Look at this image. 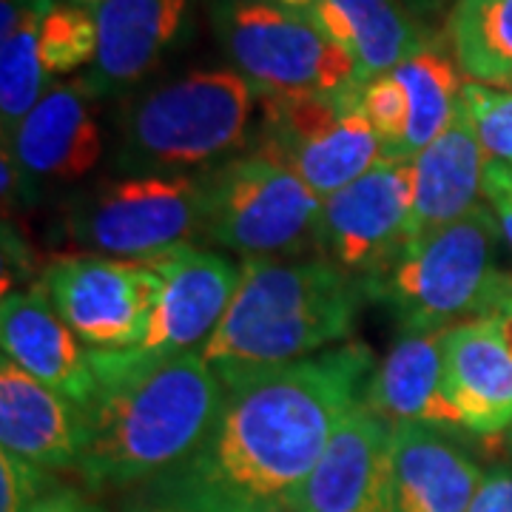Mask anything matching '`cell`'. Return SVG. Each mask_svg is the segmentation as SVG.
I'll use <instances>...</instances> for the list:
<instances>
[{"mask_svg":"<svg viewBox=\"0 0 512 512\" xmlns=\"http://www.w3.org/2000/svg\"><path fill=\"white\" fill-rule=\"evenodd\" d=\"M362 404L390 424L461 430L444 387V330L404 333L367 376Z\"/></svg>","mask_w":512,"mask_h":512,"instance_id":"obj_19","label":"cell"},{"mask_svg":"<svg viewBox=\"0 0 512 512\" xmlns=\"http://www.w3.org/2000/svg\"><path fill=\"white\" fill-rule=\"evenodd\" d=\"M26 512H103L97 504L86 501L80 493H74L69 487H57L49 490L37 501L35 507H29Z\"/></svg>","mask_w":512,"mask_h":512,"instance_id":"obj_30","label":"cell"},{"mask_svg":"<svg viewBox=\"0 0 512 512\" xmlns=\"http://www.w3.org/2000/svg\"><path fill=\"white\" fill-rule=\"evenodd\" d=\"M484 200L490 202V208L498 217L501 234L512 248V168L510 165L498 163V160H487L484 168Z\"/></svg>","mask_w":512,"mask_h":512,"instance_id":"obj_28","label":"cell"},{"mask_svg":"<svg viewBox=\"0 0 512 512\" xmlns=\"http://www.w3.org/2000/svg\"><path fill=\"white\" fill-rule=\"evenodd\" d=\"M256 3H271V6H279V9H291V12H311L316 0H256Z\"/></svg>","mask_w":512,"mask_h":512,"instance_id":"obj_32","label":"cell"},{"mask_svg":"<svg viewBox=\"0 0 512 512\" xmlns=\"http://www.w3.org/2000/svg\"><path fill=\"white\" fill-rule=\"evenodd\" d=\"M69 3H77V6H89V9H97L103 0H69Z\"/></svg>","mask_w":512,"mask_h":512,"instance_id":"obj_34","label":"cell"},{"mask_svg":"<svg viewBox=\"0 0 512 512\" xmlns=\"http://www.w3.org/2000/svg\"><path fill=\"white\" fill-rule=\"evenodd\" d=\"M365 299V285L325 256L245 259L237 293L202 356L220 379L288 365L348 339Z\"/></svg>","mask_w":512,"mask_h":512,"instance_id":"obj_3","label":"cell"},{"mask_svg":"<svg viewBox=\"0 0 512 512\" xmlns=\"http://www.w3.org/2000/svg\"><path fill=\"white\" fill-rule=\"evenodd\" d=\"M461 106L467 109L487 160L512 168V89L464 83Z\"/></svg>","mask_w":512,"mask_h":512,"instance_id":"obj_26","label":"cell"},{"mask_svg":"<svg viewBox=\"0 0 512 512\" xmlns=\"http://www.w3.org/2000/svg\"><path fill=\"white\" fill-rule=\"evenodd\" d=\"M376 359L353 342L288 365L222 379L214 427L151 501L180 512H299L305 481L333 430L362 402Z\"/></svg>","mask_w":512,"mask_h":512,"instance_id":"obj_1","label":"cell"},{"mask_svg":"<svg viewBox=\"0 0 512 512\" xmlns=\"http://www.w3.org/2000/svg\"><path fill=\"white\" fill-rule=\"evenodd\" d=\"M453 60L424 46L390 72L362 83V109L382 143L384 157L413 160L453 123L461 103Z\"/></svg>","mask_w":512,"mask_h":512,"instance_id":"obj_13","label":"cell"},{"mask_svg":"<svg viewBox=\"0 0 512 512\" xmlns=\"http://www.w3.org/2000/svg\"><path fill=\"white\" fill-rule=\"evenodd\" d=\"M444 387L461 430L478 436L512 427V356L493 319H470L444 330Z\"/></svg>","mask_w":512,"mask_h":512,"instance_id":"obj_20","label":"cell"},{"mask_svg":"<svg viewBox=\"0 0 512 512\" xmlns=\"http://www.w3.org/2000/svg\"><path fill=\"white\" fill-rule=\"evenodd\" d=\"M205 239L245 259L319 251L325 200L268 151L254 148L202 174Z\"/></svg>","mask_w":512,"mask_h":512,"instance_id":"obj_6","label":"cell"},{"mask_svg":"<svg viewBox=\"0 0 512 512\" xmlns=\"http://www.w3.org/2000/svg\"><path fill=\"white\" fill-rule=\"evenodd\" d=\"M484 168L487 154L470 114L458 103L453 123L413 157L410 245L476 211L484 197Z\"/></svg>","mask_w":512,"mask_h":512,"instance_id":"obj_18","label":"cell"},{"mask_svg":"<svg viewBox=\"0 0 512 512\" xmlns=\"http://www.w3.org/2000/svg\"><path fill=\"white\" fill-rule=\"evenodd\" d=\"M299 512H396L393 424L356 404L305 481Z\"/></svg>","mask_w":512,"mask_h":512,"instance_id":"obj_14","label":"cell"},{"mask_svg":"<svg viewBox=\"0 0 512 512\" xmlns=\"http://www.w3.org/2000/svg\"><path fill=\"white\" fill-rule=\"evenodd\" d=\"M191 0H103L97 18V57L83 77L92 97L126 92L143 80L180 37Z\"/></svg>","mask_w":512,"mask_h":512,"instance_id":"obj_17","label":"cell"},{"mask_svg":"<svg viewBox=\"0 0 512 512\" xmlns=\"http://www.w3.org/2000/svg\"><path fill=\"white\" fill-rule=\"evenodd\" d=\"M495 322V328H498V336H501V342H504V348L510 350L512 356V299H507L498 311L490 316Z\"/></svg>","mask_w":512,"mask_h":512,"instance_id":"obj_31","label":"cell"},{"mask_svg":"<svg viewBox=\"0 0 512 512\" xmlns=\"http://www.w3.org/2000/svg\"><path fill=\"white\" fill-rule=\"evenodd\" d=\"M447 37L473 83L512 89V0H456Z\"/></svg>","mask_w":512,"mask_h":512,"instance_id":"obj_24","label":"cell"},{"mask_svg":"<svg viewBox=\"0 0 512 512\" xmlns=\"http://www.w3.org/2000/svg\"><path fill=\"white\" fill-rule=\"evenodd\" d=\"M92 94L77 83H55L29 111L3 148L12 154L29 191L35 183H77L103 157V131L92 111Z\"/></svg>","mask_w":512,"mask_h":512,"instance_id":"obj_15","label":"cell"},{"mask_svg":"<svg viewBox=\"0 0 512 512\" xmlns=\"http://www.w3.org/2000/svg\"><path fill=\"white\" fill-rule=\"evenodd\" d=\"M308 18L348 52L362 83L427 46L396 0H316Z\"/></svg>","mask_w":512,"mask_h":512,"instance_id":"obj_23","label":"cell"},{"mask_svg":"<svg viewBox=\"0 0 512 512\" xmlns=\"http://www.w3.org/2000/svg\"><path fill=\"white\" fill-rule=\"evenodd\" d=\"M262 126L256 148L288 165L322 200L384 160L362 109V83L336 94H256Z\"/></svg>","mask_w":512,"mask_h":512,"instance_id":"obj_8","label":"cell"},{"mask_svg":"<svg viewBox=\"0 0 512 512\" xmlns=\"http://www.w3.org/2000/svg\"><path fill=\"white\" fill-rule=\"evenodd\" d=\"M501 225L493 208L478 205L467 217L413 242L379 279L365 285L404 333L447 330L470 319H490L512 299V274L495 265Z\"/></svg>","mask_w":512,"mask_h":512,"instance_id":"obj_5","label":"cell"},{"mask_svg":"<svg viewBox=\"0 0 512 512\" xmlns=\"http://www.w3.org/2000/svg\"><path fill=\"white\" fill-rule=\"evenodd\" d=\"M146 262L163 282L151 328L137 348L109 353L126 362L202 353L237 293L242 265L200 245H183Z\"/></svg>","mask_w":512,"mask_h":512,"instance_id":"obj_12","label":"cell"},{"mask_svg":"<svg viewBox=\"0 0 512 512\" xmlns=\"http://www.w3.org/2000/svg\"><path fill=\"white\" fill-rule=\"evenodd\" d=\"M467 512H512V467H493L484 473Z\"/></svg>","mask_w":512,"mask_h":512,"instance_id":"obj_29","label":"cell"},{"mask_svg":"<svg viewBox=\"0 0 512 512\" xmlns=\"http://www.w3.org/2000/svg\"><path fill=\"white\" fill-rule=\"evenodd\" d=\"M126 512H180L174 510V507H168V504H160V501H137V504H131Z\"/></svg>","mask_w":512,"mask_h":512,"instance_id":"obj_33","label":"cell"},{"mask_svg":"<svg viewBox=\"0 0 512 512\" xmlns=\"http://www.w3.org/2000/svg\"><path fill=\"white\" fill-rule=\"evenodd\" d=\"M97 393L83 404L74 470L94 490L157 481L191 456L222 407L225 384L202 353L126 362L92 350Z\"/></svg>","mask_w":512,"mask_h":512,"instance_id":"obj_2","label":"cell"},{"mask_svg":"<svg viewBox=\"0 0 512 512\" xmlns=\"http://www.w3.org/2000/svg\"><path fill=\"white\" fill-rule=\"evenodd\" d=\"M97 57V18L89 6L57 0L40 20V60L49 77L92 66Z\"/></svg>","mask_w":512,"mask_h":512,"instance_id":"obj_25","label":"cell"},{"mask_svg":"<svg viewBox=\"0 0 512 512\" xmlns=\"http://www.w3.org/2000/svg\"><path fill=\"white\" fill-rule=\"evenodd\" d=\"M0 345L6 359L74 404L92 402L97 393L92 350L63 322L43 285L3 296Z\"/></svg>","mask_w":512,"mask_h":512,"instance_id":"obj_16","label":"cell"},{"mask_svg":"<svg viewBox=\"0 0 512 512\" xmlns=\"http://www.w3.org/2000/svg\"><path fill=\"white\" fill-rule=\"evenodd\" d=\"M43 291L89 350H131L146 339L163 282L146 259L74 254L46 265Z\"/></svg>","mask_w":512,"mask_h":512,"instance_id":"obj_10","label":"cell"},{"mask_svg":"<svg viewBox=\"0 0 512 512\" xmlns=\"http://www.w3.org/2000/svg\"><path fill=\"white\" fill-rule=\"evenodd\" d=\"M256 89L237 69L191 72L128 106L117 165L126 174L217 168L248 140Z\"/></svg>","mask_w":512,"mask_h":512,"instance_id":"obj_4","label":"cell"},{"mask_svg":"<svg viewBox=\"0 0 512 512\" xmlns=\"http://www.w3.org/2000/svg\"><path fill=\"white\" fill-rule=\"evenodd\" d=\"M396 512H467L481 467L450 433L424 424H393Z\"/></svg>","mask_w":512,"mask_h":512,"instance_id":"obj_22","label":"cell"},{"mask_svg":"<svg viewBox=\"0 0 512 512\" xmlns=\"http://www.w3.org/2000/svg\"><path fill=\"white\" fill-rule=\"evenodd\" d=\"M410 211L413 160L384 157L325 200L319 254L370 285L410 248Z\"/></svg>","mask_w":512,"mask_h":512,"instance_id":"obj_11","label":"cell"},{"mask_svg":"<svg viewBox=\"0 0 512 512\" xmlns=\"http://www.w3.org/2000/svg\"><path fill=\"white\" fill-rule=\"evenodd\" d=\"M0 444L6 453L35 461L46 470L77 467L83 453V410L3 356Z\"/></svg>","mask_w":512,"mask_h":512,"instance_id":"obj_21","label":"cell"},{"mask_svg":"<svg viewBox=\"0 0 512 512\" xmlns=\"http://www.w3.org/2000/svg\"><path fill=\"white\" fill-rule=\"evenodd\" d=\"M507 444H510V450H512V427L507 430Z\"/></svg>","mask_w":512,"mask_h":512,"instance_id":"obj_35","label":"cell"},{"mask_svg":"<svg viewBox=\"0 0 512 512\" xmlns=\"http://www.w3.org/2000/svg\"><path fill=\"white\" fill-rule=\"evenodd\" d=\"M49 493L46 467L6 453L0 456V512H26Z\"/></svg>","mask_w":512,"mask_h":512,"instance_id":"obj_27","label":"cell"},{"mask_svg":"<svg viewBox=\"0 0 512 512\" xmlns=\"http://www.w3.org/2000/svg\"><path fill=\"white\" fill-rule=\"evenodd\" d=\"M205 180L191 174H126L94 185L69 208L74 245L117 259H154L205 239Z\"/></svg>","mask_w":512,"mask_h":512,"instance_id":"obj_7","label":"cell"},{"mask_svg":"<svg viewBox=\"0 0 512 512\" xmlns=\"http://www.w3.org/2000/svg\"><path fill=\"white\" fill-rule=\"evenodd\" d=\"M222 46L256 94H336L359 80L356 63L305 12L256 0H225Z\"/></svg>","mask_w":512,"mask_h":512,"instance_id":"obj_9","label":"cell"}]
</instances>
